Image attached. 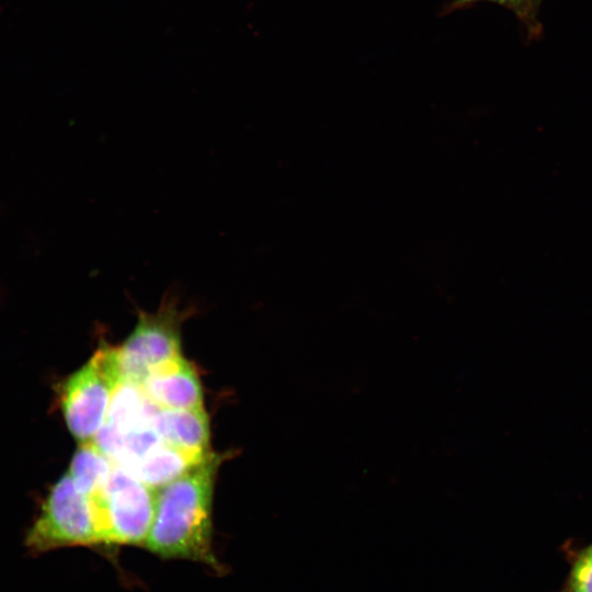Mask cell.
Returning a JSON list of instances; mask_svg holds the SVG:
<instances>
[{
	"label": "cell",
	"instance_id": "9c48e42d",
	"mask_svg": "<svg viewBox=\"0 0 592 592\" xmlns=\"http://www.w3.org/2000/svg\"><path fill=\"white\" fill-rule=\"evenodd\" d=\"M113 465L114 462L92 440L80 443L68 474L76 488L90 497L106 482Z\"/></svg>",
	"mask_w": 592,
	"mask_h": 592
},
{
	"label": "cell",
	"instance_id": "3957f363",
	"mask_svg": "<svg viewBox=\"0 0 592 592\" xmlns=\"http://www.w3.org/2000/svg\"><path fill=\"white\" fill-rule=\"evenodd\" d=\"M121 379L117 346L102 342L60 385L59 405L65 422L80 443L92 441L103 426Z\"/></svg>",
	"mask_w": 592,
	"mask_h": 592
},
{
	"label": "cell",
	"instance_id": "8fae6325",
	"mask_svg": "<svg viewBox=\"0 0 592 592\" xmlns=\"http://www.w3.org/2000/svg\"><path fill=\"white\" fill-rule=\"evenodd\" d=\"M560 592H592V543L574 554Z\"/></svg>",
	"mask_w": 592,
	"mask_h": 592
},
{
	"label": "cell",
	"instance_id": "8992f818",
	"mask_svg": "<svg viewBox=\"0 0 592 592\" xmlns=\"http://www.w3.org/2000/svg\"><path fill=\"white\" fill-rule=\"evenodd\" d=\"M139 385L148 399L160 408L204 407L198 375L181 354L153 367Z\"/></svg>",
	"mask_w": 592,
	"mask_h": 592
},
{
	"label": "cell",
	"instance_id": "5b68a950",
	"mask_svg": "<svg viewBox=\"0 0 592 592\" xmlns=\"http://www.w3.org/2000/svg\"><path fill=\"white\" fill-rule=\"evenodd\" d=\"M178 304L170 294L155 312L138 310L135 328L117 346L123 378L140 383L153 367L181 354V326L192 308Z\"/></svg>",
	"mask_w": 592,
	"mask_h": 592
},
{
	"label": "cell",
	"instance_id": "30bf717a",
	"mask_svg": "<svg viewBox=\"0 0 592 592\" xmlns=\"http://www.w3.org/2000/svg\"><path fill=\"white\" fill-rule=\"evenodd\" d=\"M481 2H490L509 9L523 24L531 39L540 36L543 27L538 13L543 0H453L444 8L443 13L465 10Z\"/></svg>",
	"mask_w": 592,
	"mask_h": 592
},
{
	"label": "cell",
	"instance_id": "ba28073f",
	"mask_svg": "<svg viewBox=\"0 0 592 592\" xmlns=\"http://www.w3.org/2000/svg\"><path fill=\"white\" fill-rule=\"evenodd\" d=\"M207 456L186 453L162 442L128 471L146 485L159 488L195 467Z\"/></svg>",
	"mask_w": 592,
	"mask_h": 592
},
{
	"label": "cell",
	"instance_id": "6da1fadb",
	"mask_svg": "<svg viewBox=\"0 0 592 592\" xmlns=\"http://www.w3.org/2000/svg\"><path fill=\"white\" fill-rule=\"evenodd\" d=\"M225 457L210 452L202 463L157 488L155 516L144 545L147 550L219 569L213 549V499Z\"/></svg>",
	"mask_w": 592,
	"mask_h": 592
},
{
	"label": "cell",
	"instance_id": "52a82bcc",
	"mask_svg": "<svg viewBox=\"0 0 592 592\" xmlns=\"http://www.w3.org/2000/svg\"><path fill=\"white\" fill-rule=\"evenodd\" d=\"M150 428L168 445L194 455L209 454V423L204 407L164 409L158 406L149 418Z\"/></svg>",
	"mask_w": 592,
	"mask_h": 592
},
{
	"label": "cell",
	"instance_id": "7a4b0ae2",
	"mask_svg": "<svg viewBox=\"0 0 592 592\" xmlns=\"http://www.w3.org/2000/svg\"><path fill=\"white\" fill-rule=\"evenodd\" d=\"M89 500L99 547L144 546L157 503V488L114 463L106 482Z\"/></svg>",
	"mask_w": 592,
	"mask_h": 592
},
{
	"label": "cell",
	"instance_id": "277c9868",
	"mask_svg": "<svg viewBox=\"0 0 592 592\" xmlns=\"http://www.w3.org/2000/svg\"><path fill=\"white\" fill-rule=\"evenodd\" d=\"M24 543L33 554L62 547H99L89 500L68 473L52 486Z\"/></svg>",
	"mask_w": 592,
	"mask_h": 592
}]
</instances>
